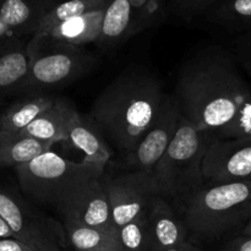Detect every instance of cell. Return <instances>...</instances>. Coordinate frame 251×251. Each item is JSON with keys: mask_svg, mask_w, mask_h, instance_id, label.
Listing matches in <instances>:
<instances>
[{"mask_svg": "<svg viewBox=\"0 0 251 251\" xmlns=\"http://www.w3.org/2000/svg\"><path fill=\"white\" fill-rule=\"evenodd\" d=\"M181 117L217 139H240L251 113V87L228 51L205 46L186 56L176 75Z\"/></svg>", "mask_w": 251, "mask_h": 251, "instance_id": "obj_1", "label": "cell"}, {"mask_svg": "<svg viewBox=\"0 0 251 251\" xmlns=\"http://www.w3.org/2000/svg\"><path fill=\"white\" fill-rule=\"evenodd\" d=\"M168 93L141 65H129L96 97L88 117L123 154L131 152L156 120Z\"/></svg>", "mask_w": 251, "mask_h": 251, "instance_id": "obj_2", "label": "cell"}, {"mask_svg": "<svg viewBox=\"0 0 251 251\" xmlns=\"http://www.w3.org/2000/svg\"><path fill=\"white\" fill-rule=\"evenodd\" d=\"M173 202L189 233L220 238L251 220V180L206 181Z\"/></svg>", "mask_w": 251, "mask_h": 251, "instance_id": "obj_3", "label": "cell"}, {"mask_svg": "<svg viewBox=\"0 0 251 251\" xmlns=\"http://www.w3.org/2000/svg\"><path fill=\"white\" fill-rule=\"evenodd\" d=\"M27 50L29 71L22 95L63 88L85 77L98 65L97 56L83 47L48 37H31Z\"/></svg>", "mask_w": 251, "mask_h": 251, "instance_id": "obj_4", "label": "cell"}, {"mask_svg": "<svg viewBox=\"0 0 251 251\" xmlns=\"http://www.w3.org/2000/svg\"><path fill=\"white\" fill-rule=\"evenodd\" d=\"M213 137L180 117L176 136L153 169L162 198L173 201L206 183L202 161Z\"/></svg>", "mask_w": 251, "mask_h": 251, "instance_id": "obj_5", "label": "cell"}, {"mask_svg": "<svg viewBox=\"0 0 251 251\" xmlns=\"http://www.w3.org/2000/svg\"><path fill=\"white\" fill-rule=\"evenodd\" d=\"M22 191L39 203L58 207L85 181L104 174V168L74 162L50 151L15 168Z\"/></svg>", "mask_w": 251, "mask_h": 251, "instance_id": "obj_6", "label": "cell"}, {"mask_svg": "<svg viewBox=\"0 0 251 251\" xmlns=\"http://www.w3.org/2000/svg\"><path fill=\"white\" fill-rule=\"evenodd\" d=\"M0 216L10 226L15 239L36 251H66L64 225L43 215L16 193L0 189Z\"/></svg>", "mask_w": 251, "mask_h": 251, "instance_id": "obj_7", "label": "cell"}, {"mask_svg": "<svg viewBox=\"0 0 251 251\" xmlns=\"http://www.w3.org/2000/svg\"><path fill=\"white\" fill-rule=\"evenodd\" d=\"M105 188L118 229L146 216L162 196L154 176L146 172L126 171L113 176L105 174Z\"/></svg>", "mask_w": 251, "mask_h": 251, "instance_id": "obj_8", "label": "cell"}, {"mask_svg": "<svg viewBox=\"0 0 251 251\" xmlns=\"http://www.w3.org/2000/svg\"><path fill=\"white\" fill-rule=\"evenodd\" d=\"M180 117V110L176 98L168 93L149 131L131 152L124 154L123 168L126 171L153 174L154 167L178 131Z\"/></svg>", "mask_w": 251, "mask_h": 251, "instance_id": "obj_9", "label": "cell"}, {"mask_svg": "<svg viewBox=\"0 0 251 251\" xmlns=\"http://www.w3.org/2000/svg\"><path fill=\"white\" fill-rule=\"evenodd\" d=\"M64 222L118 232L105 188V173L85 181L56 207Z\"/></svg>", "mask_w": 251, "mask_h": 251, "instance_id": "obj_10", "label": "cell"}, {"mask_svg": "<svg viewBox=\"0 0 251 251\" xmlns=\"http://www.w3.org/2000/svg\"><path fill=\"white\" fill-rule=\"evenodd\" d=\"M206 181L251 180V140L213 137L202 161Z\"/></svg>", "mask_w": 251, "mask_h": 251, "instance_id": "obj_11", "label": "cell"}, {"mask_svg": "<svg viewBox=\"0 0 251 251\" xmlns=\"http://www.w3.org/2000/svg\"><path fill=\"white\" fill-rule=\"evenodd\" d=\"M189 232L167 199L159 196L147 213V238L151 251H166L186 242Z\"/></svg>", "mask_w": 251, "mask_h": 251, "instance_id": "obj_12", "label": "cell"}, {"mask_svg": "<svg viewBox=\"0 0 251 251\" xmlns=\"http://www.w3.org/2000/svg\"><path fill=\"white\" fill-rule=\"evenodd\" d=\"M28 41L16 39L0 49V110L7 100L20 97L28 77Z\"/></svg>", "mask_w": 251, "mask_h": 251, "instance_id": "obj_13", "label": "cell"}, {"mask_svg": "<svg viewBox=\"0 0 251 251\" xmlns=\"http://www.w3.org/2000/svg\"><path fill=\"white\" fill-rule=\"evenodd\" d=\"M59 0H0V17L17 38L33 37Z\"/></svg>", "mask_w": 251, "mask_h": 251, "instance_id": "obj_14", "label": "cell"}, {"mask_svg": "<svg viewBox=\"0 0 251 251\" xmlns=\"http://www.w3.org/2000/svg\"><path fill=\"white\" fill-rule=\"evenodd\" d=\"M68 141L85 154L82 161L105 168L112 157V151L97 125L90 117L74 109L68 124Z\"/></svg>", "mask_w": 251, "mask_h": 251, "instance_id": "obj_15", "label": "cell"}, {"mask_svg": "<svg viewBox=\"0 0 251 251\" xmlns=\"http://www.w3.org/2000/svg\"><path fill=\"white\" fill-rule=\"evenodd\" d=\"M53 93H27L0 110V131L16 132L28 126L56 100Z\"/></svg>", "mask_w": 251, "mask_h": 251, "instance_id": "obj_16", "label": "cell"}, {"mask_svg": "<svg viewBox=\"0 0 251 251\" xmlns=\"http://www.w3.org/2000/svg\"><path fill=\"white\" fill-rule=\"evenodd\" d=\"M75 108L68 98L58 96L54 104L21 130V132L42 141L55 144L68 141V124Z\"/></svg>", "mask_w": 251, "mask_h": 251, "instance_id": "obj_17", "label": "cell"}, {"mask_svg": "<svg viewBox=\"0 0 251 251\" xmlns=\"http://www.w3.org/2000/svg\"><path fill=\"white\" fill-rule=\"evenodd\" d=\"M132 37V9L130 0H110L104 10L96 46L109 50Z\"/></svg>", "mask_w": 251, "mask_h": 251, "instance_id": "obj_18", "label": "cell"}, {"mask_svg": "<svg viewBox=\"0 0 251 251\" xmlns=\"http://www.w3.org/2000/svg\"><path fill=\"white\" fill-rule=\"evenodd\" d=\"M104 10L105 7L81 16L73 17L61 24L55 25L42 36L33 37H48L54 41L78 47H83L88 43H96L102 28Z\"/></svg>", "mask_w": 251, "mask_h": 251, "instance_id": "obj_19", "label": "cell"}, {"mask_svg": "<svg viewBox=\"0 0 251 251\" xmlns=\"http://www.w3.org/2000/svg\"><path fill=\"white\" fill-rule=\"evenodd\" d=\"M55 142L42 141L21 131H0V167H16L50 151Z\"/></svg>", "mask_w": 251, "mask_h": 251, "instance_id": "obj_20", "label": "cell"}, {"mask_svg": "<svg viewBox=\"0 0 251 251\" xmlns=\"http://www.w3.org/2000/svg\"><path fill=\"white\" fill-rule=\"evenodd\" d=\"M66 238L75 251H122L119 230H104L74 222H63Z\"/></svg>", "mask_w": 251, "mask_h": 251, "instance_id": "obj_21", "label": "cell"}, {"mask_svg": "<svg viewBox=\"0 0 251 251\" xmlns=\"http://www.w3.org/2000/svg\"><path fill=\"white\" fill-rule=\"evenodd\" d=\"M206 19L229 31L240 34L251 31V0H221L212 7Z\"/></svg>", "mask_w": 251, "mask_h": 251, "instance_id": "obj_22", "label": "cell"}, {"mask_svg": "<svg viewBox=\"0 0 251 251\" xmlns=\"http://www.w3.org/2000/svg\"><path fill=\"white\" fill-rule=\"evenodd\" d=\"M109 2L110 0H68V1L59 2L46 15L34 36H42L51 27L66 20L104 9Z\"/></svg>", "mask_w": 251, "mask_h": 251, "instance_id": "obj_23", "label": "cell"}, {"mask_svg": "<svg viewBox=\"0 0 251 251\" xmlns=\"http://www.w3.org/2000/svg\"><path fill=\"white\" fill-rule=\"evenodd\" d=\"M122 251H151L147 238V215L119 229Z\"/></svg>", "mask_w": 251, "mask_h": 251, "instance_id": "obj_24", "label": "cell"}, {"mask_svg": "<svg viewBox=\"0 0 251 251\" xmlns=\"http://www.w3.org/2000/svg\"><path fill=\"white\" fill-rule=\"evenodd\" d=\"M132 9V36L157 25L158 0H130Z\"/></svg>", "mask_w": 251, "mask_h": 251, "instance_id": "obj_25", "label": "cell"}, {"mask_svg": "<svg viewBox=\"0 0 251 251\" xmlns=\"http://www.w3.org/2000/svg\"><path fill=\"white\" fill-rule=\"evenodd\" d=\"M221 0H169V10L176 17L191 21L206 15Z\"/></svg>", "mask_w": 251, "mask_h": 251, "instance_id": "obj_26", "label": "cell"}, {"mask_svg": "<svg viewBox=\"0 0 251 251\" xmlns=\"http://www.w3.org/2000/svg\"><path fill=\"white\" fill-rule=\"evenodd\" d=\"M233 51L240 63H251V31L239 34L233 41Z\"/></svg>", "mask_w": 251, "mask_h": 251, "instance_id": "obj_27", "label": "cell"}, {"mask_svg": "<svg viewBox=\"0 0 251 251\" xmlns=\"http://www.w3.org/2000/svg\"><path fill=\"white\" fill-rule=\"evenodd\" d=\"M0 251H36L25 243L10 238V239H0Z\"/></svg>", "mask_w": 251, "mask_h": 251, "instance_id": "obj_28", "label": "cell"}, {"mask_svg": "<svg viewBox=\"0 0 251 251\" xmlns=\"http://www.w3.org/2000/svg\"><path fill=\"white\" fill-rule=\"evenodd\" d=\"M223 251H251V237L243 234L242 237L235 238L234 240L228 243Z\"/></svg>", "mask_w": 251, "mask_h": 251, "instance_id": "obj_29", "label": "cell"}, {"mask_svg": "<svg viewBox=\"0 0 251 251\" xmlns=\"http://www.w3.org/2000/svg\"><path fill=\"white\" fill-rule=\"evenodd\" d=\"M16 39H21V38L15 37L14 33L7 28V26L4 24L1 17H0V49L4 48L5 46L10 44L11 42L16 41Z\"/></svg>", "mask_w": 251, "mask_h": 251, "instance_id": "obj_30", "label": "cell"}, {"mask_svg": "<svg viewBox=\"0 0 251 251\" xmlns=\"http://www.w3.org/2000/svg\"><path fill=\"white\" fill-rule=\"evenodd\" d=\"M10 238H15L14 232L6 221L0 216V239H10Z\"/></svg>", "mask_w": 251, "mask_h": 251, "instance_id": "obj_31", "label": "cell"}, {"mask_svg": "<svg viewBox=\"0 0 251 251\" xmlns=\"http://www.w3.org/2000/svg\"><path fill=\"white\" fill-rule=\"evenodd\" d=\"M166 251H202L200 248H198L196 245H194L193 243H190L189 240L186 242L181 243V244L176 245V247L171 248V249L166 250Z\"/></svg>", "mask_w": 251, "mask_h": 251, "instance_id": "obj_32", "label": "cell"}, {"mask_svg": "<svg viewBox=\"0 0 251 251\" xmlns=\"http://www.w3.org/2000/svg\"><path fill=\"white\" fill-rule=\"evenodd\" d=\"M242 64V68L243 70L245 71V74L248 75L249 80L251 81V63H240Z\"/></svg>", "mask_w": 251, "mask_h": 251, "instance_id": "obj_33", "label": "cell"}, {"mask_svg": "<svg viewBox=\"0 0 251 251\" xmlns=\"http://www.w3.org/2000/svg\"><path fill=\"white\" fill-rule=\"evenodd\" d=\"M243 234L251 237V220L244 226V228H243Z\"/></svg>", "mask_w": 251, "mask_h": 251, "instance_id": "obj_34", "label": "cell"}]
</instances>
